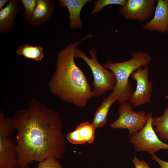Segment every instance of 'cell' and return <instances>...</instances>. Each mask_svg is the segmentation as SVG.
Segmentation results:
<instances>
[{
    "label": "cell",
    "instance_id": "17",
    "mask_svg": "<svg viewBox=\"0 0 168 168\" xmlns=\"http://www.w3.org/2000/svg\"><path fill=\"white\" fill-rule=\"evenodd\" d=\"M76 128L78 129L83 144L86 142L91 143L93 142L96 128L92 123L87 121L80 124Z\"/></svg>",
    "mask_w": 168,
    "mask_h": 168
},
{
    "label": "cell",
    "instance_id": "18",
    "mask_svg": "<svg viewBox=\"0 0 168 168\" xmlns=\"http://www.w3.org/2000/svg\"><path fill=\"white\" fill-rule=\"evenodd\" d=\"M24 7V12L22 17L28 23L31 18L35 10L37 3V0H19Z\"/></svg>",
    "mask_w": 168,
    "mask_h": 168
},
{
    "label": "cell",
    "instance_id": "6",
    "mask_svg": "<svg viewBox=\"0 0 168 168\" xmlns=\"http://www.w3.org/2000/svg\"><path fill=\"white\" fill-rule=\"evenodd\" d=\"M148 119L143 128L129 136V142L137 152H147L151 155L161 149L168 150V144L159 139L153 128L152 112L149 113Z\"/></svg>",
    "mask_w": 168,
    "mask_h": 168
},
{
    "label": "cell",
    "instance_id": "16",
    "mask_svg": "<svg viewBox=\"0 0 168 168\" xmlns=\"http://www.w3.org/2000/svg\"><path fill=\"white\" fill-rule=\"evenodd\" d=\"M152 124L161 139L168 141V106L161 116L152 118Z\"/></svg>",
    "mask_w": 168,
    "mask_h": 168
},
{
    "label": "cell",
    "instance_id": "1",
    "mask_svg": "<svg viewBox=\"0 0 168 168\" xmlns=\"http://www.w3.org/2000/svg\"><path fill=\"white\" fill-rule=\"evenodd\" d=\"M17 133V161L20 168H29L34 161L50 157L61 158L65 149L60 113L33 99L26 109L17 110L11 117Z\"/></svg>",
    "mask_w": 168,
    "mask_h": 168
},
{
    "label": "cell",
    "instance_id": "23",
    "mask_svg": "<svg viewBox=\"0 0 168 168\" xmlns=\"http://www.w3.org/2000/svg\"><path fill=\"white\" fill-rule=\"evenodd\" d=\"M152 159L157 162L160 166L161 168H168V162L161 160L155 154L151 155Z\"/></svg>",
    "mask_w": 168,
    "mask_h": 168
},
{
    "label": "cell",
    "instance_id": "12",
    "mask_svg": "<svg viewBox=\"0 0 168 168\" xmlns=\"http://www.w3.org/2000/svg\"><path fill=\"white\" fill-rule=\"evenodd\" d=\"M92 0H59L58 2L62 7H66L69 13V27L72 30L81 29L83 21L80 18L81 12L82 7L87 3H91Z\"/></svg>",
    "mask_w": 168,
    "mask_h": 168
},
{
    "label": "cell",
    "instance_id": "8",
    "mask_svg": "<svg viewBox=\"0 0 168 168\" xmlns=\"http://www.w3.org/2000/svg\"><path fill=\"white\" fill-rule=\"evenodd\" d=\"M148 73L147 66L140 67L130 76L137 82L135 90L133 92L129 100L133 107L151 102L153 84L148 80Z\"/></svg>",
    "mask_w": 168,
    "mask_h": 168
},
{
    "label": "cell",
    "instance_id": "2",
    "mask_svg": "<svg viewBox=\"0 0 168 168\" xmlns=\"http://www.w3.org/2000/svg\"><path fill=\"white\" fill-rule=\"evenodd\" d=\"M92 37L90 34L58 52L56 67L49 84L52 94L78 108L85 106L94 94L86 77L75 62V51L81 42Z\"/></svg>",
    "mask_w": 168,
    "mask_h": 168
},
{
    "label": "cell",
    "instance_id": "25",
    "mask_svg": "<svg viewBox=\"0 0 168 168\" xmlns=\"http://www.w3.org/2000/svg\"><path fill=\"white\" fill-rule=\"evenodd\" d=\"M165 98L168 99V94L165 96Z\"/></svg>",
    "mask_w": 168,
    "mask_h": 168
},
{
    "label": "cell",
    "instance_id": "21",
    "mask_svg": "<svg viewBox=\"0 0 168 168\" xmlns=\"http://www.w3.org/2000/svg\"><path fill=\"white\" fill-rule=\"evenodd\" d=\"M66 137L67 139L72 144H83L79 136L78 129L77 128L74 131L67 134Z\"/></svg>",
    "mask_w": 168,
    "mask_h": 168
},
{
    "label": "cell",
    "instance_id": "24",
    "mask_svg": "<svg viewBox=\"0 0 168 168\" xmlns=\"http://www.w3.org/2000/svg\"><path fill=\"white\" fill-rule=\"evenodd\" d=\"M10 0H0V11L3 8V7L6 3L8 2Z\"/></svg>",
    "mask_w": 168,
    "mask_h": 168
},
{
    "label": "cell",
    "instance_id": "20",
    "mask_svg": "<svg viewBox=\"0 0 168 168\" xmlns=\"http://www.w3.org/2000/svg\"><path fill=\"white\" fill-rule=\"evenodd\" d=\"M29 168H63V167L58 159L53 157H50L39 162L36 167Z\"/></svg>",
    "mask_w": 168,
    "mask_h": 168
},
{
    "label": "cell",
    "instance_id": "9",
    "mask_svg": "<svg viewBox=\"0 0 168 168\" xmlns=\"http://www.w3.org/2000/svg\"><path fill=\"white\" fill-rule=\"evenodd\" d=\"M156 2V0H127L119 11L126 19L143 22L154 15Z\"/></svg>",
    "mask_w": 168,
    "mask_h": 168
},
{
    "label": "cell",
    "instance_id": "3",
    "mask_svg": "<svg viewBox=\"0 0 168 168\" xmlns=\"http://www.w3.org/2000/svg\"><path fill=\"white\" fill-rule=\"evenodd\" d=\"M132 58L120 63L114 62L108 60L102 66L113 73L116 83L113 91L117 97L119 103L121 104L129 100L133 88L129 80L133 72L140 67L147 66L151 62L152 58L148 53L142 50L133 51Z\"/></svg>",
    "mask_w": 168,
    "mask_h": 168
},
{
    "label": "cell",
    "instance_id": "5",
    "mask_svg": "<svg viewBox=\"0 0 168 168\" xmlns=\"http://www.w3.org/2000/svg\"><path fill=\"white\" fill-rule=\"evenodd\" d=\"M15 130L11 117H5L0 111V168H20L18 161L16 144L14 138L9 137Z\"/></svg>",
    "mask_w": 168,
    "mask_h": 168
},
{
    "label": "cell",
    "instance_id": "7",
    "mask_svg": "<svg viewBox=\"0 0 168 168\" xmlns=\"http://www.w3.org/2000/svg\"><path fill=\"white\" fill-rule=\"evenodd\" d=\"M133 108L129 103L126 102L120 104L118 108L119 115L115 121L110 124V127L128 129L129 137L141 130L147 122L148 113L146 114L142 110L136 112Z\"/></svg>",
    "mask_w": 168,
    "mask_h": 168
},
{
    "label": "cell",
    "instance_id": "13",
    "mask_svg": "<svg viewBox=\"0 0 168 168\" xmlns=\"http://www.w3.org/2000/svg\"><path fill=\"white\" fill-rule=\"evenodd\" d=\"M33 15L28 23L36 26L44 24L51 18L55 9V4L50 0H37Z\"/></svg>",
    "mask_w": 168,
    "mask_h": 168
},
{
    "label": "cell",
    "instance_id": "14",
    "mask_svg": "<svg viewBox=\"0 0 168 168\" xmlns=\"http://www.w3.org/2000/svg\"><path fill=\"white\" fill-rule=\"evenodd\" d=\"M117 100V96L113 91L103 100L96 111L92 123L96 128L102 127L106 124L110 108Z\"/></svg>",
    "mask_w": 168,
    "mask_h": 168
},
{
    "label": "cell",
    "instance_id": "11",
    "mask_svg": "<svg viewBox=\"0 0 168 168\" xmlns=\"http://www.w3.org/2000/svg\"><path fill=\"white\" fill-rule=\"evenodd\" d=\"M21 6L17 0H10L8 4L0 11V33L5 34L16 26L15 20Z\"/></svg>",
    "mask_w": 168,
    "mask_h": 168
},
{
    "label": "cell",
    "instance_id": "19",
    "mask_svg": "<svg viewBox=\"0 0 168 168\" xmlns=\"http://www.w3.org/2000/svg\"><path fill=\"white\" fill-rule=\"evenodd\" d=\"M126 0H97L94 2V7L91 13L92 15L95 13L100 12L105 7L110 5H117L120 6H124Z\"/></svg>",
    "mask_w": 168,
    "mask_h": 168
},
{
    "label": "cell",
    "instance_id": "15",
    "mask_svg": "<svg viewBox=\"0 0 168 168\" xmlns=\"http://www.w3.org/2000/svg\"><path fill=\"white\" fill-rule=\"evenodd\" d=\"M18 55L25 58L35 60L41 61L44 57L43 48L40 46H33L26 44L20 46L16 51Z\"/></svg>",
    "mask_w": 168,
    "mask_h": 168
},
{
    "label": "cell",
    "instance_id": "22",
    "mask_svg": "<svg viewBox=\"0 0 168 168\" xmlns=\"http://www.w3.org/2000/svg\"><path fill=\"white\" fill-rule=\"evenodd\" d=\"M135 168H151L148 163L144 160H140L136 156L132 159Z\"/></svg>",
    "mask_w": 168,
    "mask_h": 168
},
{
    "label": "cell",
    "instance_id": "4",
    "mask_svg": "<svg viewBox=\"0 0 168 168\" xmlns=\"http://www.w3.org/2000/svg\"><path fill=\"white\" fill-rule=\"evenodd\" d=\"M88 53L91 58L87 56L82 50L77 48L75 51V58L83 59L91 69L94 78L92 91L94 97H98L107 91H113L116 79L113 72L107 70L99 62L96 49H91Z\"/></svg>",
    "mask_w": 168,
    "mask_h": 168
},
{
    "label": "cell",
    "instance_id": "10",
    "mask_svg": "<svg viewBox=\"0 0 168 168\" xmlns=\"http://www.w3.org/2000/svg\"><path fill=\"white\" fill-rule=\"evenodd\" d=\"M144 30L168 32V0H158L152 18L142 26Z\"/></svg>",
    "mask_w": 168,
    "mask_h": 168
}]
</instances>
